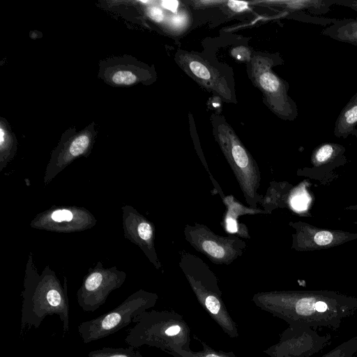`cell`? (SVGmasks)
<instances>
[{"label": "cell", "instance_id": "cell-1", "mask_svg": "<svg viewBox=\"0 0 357 357\" xmlns=\"http://www.w3.org/2000/svg\"><path fill=\"white\" fill-rule=\"evenodd\" d=\"M259 309L288 325L337 329L357 310V299L328 291H271L253 295Z\"/></svg>", "mask_w": 357, "mask_h": 357}, {"label": "cell", "instance_id": "cell-2", "mask_svg": "<svg viewBox=\"0 0 357 357\" xmlns=\"http://www.w3.org/2000/svg\"><path fill=\"white\" fill-rule=\"evenodd\" d=\"M125 342L134 348L156 347L170 354L179 350L192 351L190 328L183 316L173 310H146L135 319Z\"/></svg>", "mask_w": 357, "mask_h": 357}, {"label": "cell", "instance_id": "cell-3", "mask_svg": "<svg viewBox=\"0 0 357 357\" xmlns=\"http://www.w3.org/2000/svg\"><path fill=\"white\" fill-rule=\"evenodd\" d=\"M178 264L204 310L229 337H238V325L227 309L218 278L209 266L199 257L185 250L180 253Z\"/></svg>", "mask_w": 357, "mask_h": 357}, {"label": "cell", "instance_id": "cell-4", "mask_svg": "<svg viewBox=\"0 0 357 357\" xmlns=\"http://www.w3.org/2000/svg\"><path fill=\"white\" fill-rule=\"evenodd\" d=\"M214 137L229 165L249 207L258 208L264 197L258 192L261 173L255 160L223 118L212 115Z\"/></svg>", "mask_w": 357, "mask_h": 357}, {"label": "cell", "instance_id": "cell-5", "mask_svg": "<svg viewBox=\"0 0 357 357\" xmlns=\"http://www.w3.org/2000/svg\"><path fill=\"white\" fill-rule=\"evenodd\" d=\"M157 299L156 294L138 292L112 310L82 322L77 327L78 333L85 344L111 335L133 322L138 314L153 307Z\"/></svg>", "mask_w": 357, "mask_h": 357}, {"label": "cell", "instance_id": "cell-6", "mask_svg": "<svg viewBox=\"0 0 357 357\" xmlns=\"http://www.w3.org/2000/svg\"><path fill=\"white\" fill-rule=\"evenodd\" d=\"M183 234L195 250L216 265H230L243 255L247 246L238 236H220L206 225L196 222L185 225Z\"/></svg>", "mask_w": 357, "mask_h": 357}, {"label": "cell", "instance_id": "cell-7", "mask_svg": "<svg viewBox=\"0 0 357 357\" xmlns=\"http://www.w3.org/2000/svg\"><path fill=\"white\" fill-rule=\"evenodd\" d=\"M273 63L267 56H253L250 61V76L270 109L281 118L291 119L296 113L295 106L288 96L285 84L273 72Z\"/></svg>", "mask_w": 357, "mask_h": 357}, {"label": "cell", "instance_id": "cell-8", "mask_svg": "<svg viewBox=\"0 0 357 357\" xmlns=\"http://www.w3.org/2000/svg\"><path fill=\"white\" fill-rule=\"evenodd\" d=\"M331 340L330 334L321 335L314 328L289 325L279 341L264 353L270 357H310L330 344Z\"/></svg>", "mask_w": 357, "mask_h": 357}, {"label": "cell", "instance_id": "cell-9", "mask_svg": "<svg viewBox=\"0 0 357 357\" xmlns=\"http://www.w3.org/2000/svg\"><path fill=\"white\" fill-rule=\"evenodd\" d=\"M175 60L180 68L205 89L233 102V94L225 77L213 66L199 55L181 52Z\"/></svg>", "mask_w": 357, "mask_h": 357}, {"label": "cell", "instance_id": "cell-10", "mask_svg": "<svg viewBox=\"0 0 357 357\" xmlns=\"http://www.w3.org/2000/svg\"><path fill=\"white\" fill-rule=\"evenodd\" d=\"M222 202L227 209L223 220L224 227L228 233L237 234L239 237L250 238L246 225L238 222L239 216L247 214H267L264 210L245 206L232 195L225 196Z\"/></svg>", "mask_w": 357, "mask_h": 357}, {"label": "cell", "instance_id": "cell-11", "mask_svg": "<svg viewBox=\"0 0 357 357\" xmlns=\"http://www.w3.org/2000/svg\"><path fill=\"white\" fill-rule=\"evenodd\" d=\"M357 126V93L342 109L338 116L334 128V133L337 137H346L356 129Z\"/></svg>", "mask_w": 357, "mask_h": 357}, {"label": "cell", "instance_id": "cell-12", "mask_svg": "<svg viewBox=\"0 0 357 357\" xmlns=\"http://www.w3.org/2000/svg\"><path fill=\"white\" fill-rule=\"evenodd\" d=\"M324 33L335 40L357 46V20L337 22Z\"/></svg>", "mask_w": 357, "mask_h": 357}, {"label": "cell", "instance_id": "cell-13", "mask_svg": "<svg viewBox=\"0 0 357 357\" xmlns=\"http://www.w3.org/2000/svg\"><path fill=\"white\" fill-rule=\"evenodd\" d=\"M193 338L200 342L202 350L199 351L179 350L169 355L173 357H237L233 351L215 350L196 335H193Z\"/></svg>", "mask_w": 357, "mask_h": 357}, {"label": "cell", "instance_id": "cell-14", "mask_svg": "<svg viewBox=\"0 0 357 357\" xmlns=\"http://www.w3.org/2000/svg\"><path fill=\"white\" fill-rule=\"evenodd\" d=\"M88 357H144L132 347L127 348L103 347L88 354Z\"/></svg>", "mask_w": 357, "mask_h": 357}, {"label": "cell", "instance_id": "cell-15", "mask_svg": "<svg viewBox=\"0 0 357 357\" xmlns=\"http://www.w3.org/2000/svg\"><path fill=\"white\" fill-rule=\"evenodd\" d=\"M357 353V337L343 342L320 357H354Z\"/></svg>", "mask_w": 357, "mask_h": 357}, {"label": "cell", "instance_id": "cell-16", "mask_svg": "<svg viewBox=\"0 0 357 357\" xmlns=\"http://www.w3.org/2000/svg\"><path fill=\"white\" fill-rule=\"evenodd\" d=\"M113 83L119 85H130L137 82L136 75L128 70H119L112 75Z\"/></svg>", "mask_w": 357, "mask_h": 357}, {"label": "cell", "instance_id": "cell-17", "mask_svg": "<svg viewBox=\"0 0 357 357\" xmlns=\"http://www.w3.org/2000/svg\"><path fill=\"white\" fill-rule=\"evenodd\" d=\"M90 139L87 135H80L75 137L69 147V152L73 156H77L88 148Z\"/></svg>", "mask_w": 357, "mask_h": 357}, {"label": "cell", "instance_id": "cell-18", "mask_svg": "<svg viewBox=\"0 0 357 357\" xmlns=\"http://www.w3.org/2000/svg\"><path fill=\"white\" fill-rule=\"evenodd\" d=\"M335 148L331 144H325L321 146L315 153V159L318 162H323L328 159L335 153Z\"/></svg>", "mask_w": 357, "mask_h": 357}, {"label": "cell", "instance_id": "cell-19", "mask_svg": "<svg viewBox=\"0 0 357 357\" xmlns=\"http://www.w3.org/2000/svg\"><path fill=\"white\" fill-rule=\"evenodd\" d=\"M138 235L141 239L144 241L151 240L153 237V228L152 226L147 222H142L137 228Z\"/></svg>", "mask_w": 357, "mask_h": 357}, {"label": "cell", "instance_id": "cell-20", "mask_svg": "<svg viewBox=\"0 0 357 357\" xmlns=\"http://www.w3.org/2000/svg\"><path fill=\"white\" fill-rule=\"evenodd\" d=\"M333 238V234L330 231H321L315 234L314 241L319 245H326L331 243Z\"/></svg>", "mask_w": 357, "mask_h": 357}, {"label": "cell", "instance_id": "cell-21", "mask_svg": "<svg viewBox=\"0 0 357 357\" xmlns=\"http://www.w3.org/2000/svg\"><path fill=\"white\" fill-rule=\"evenodd\" d=\"M232 55L237 59L250 61V51L245 47H238L231 50Z\"/></svg>", "mask_w": 357, "mask_h": 357}, {"label": "cell", "instance_id": "cell-22", "mask_svg": "<svg viewBox=\"0 0 357 357\" xmlns=\"http://www.w3.org/2000/svg\"><path fill=\"white\" fill-rule=\"evenodd\" d=\"M148 16L156 22H160L164 18L162 10L157 6H150L146 10Z\"/></svg>", "mask_w": 357, "mask_h": 357}, {"label": "cell", "instance_id": "cell-23", "mask_svg": "<svg viewBox=\"0 0 357 357\" xmlns=\"http://www.w3.org/2000/svg\"><path fill=\"white\" fill-rule=\"evenodd\" d=\"M52 218L56 222L70 221L73 219V213L68 210H58L52 214Z\"/></svg>", "mask_w": 357, "mask_h": 357}, {"label": "cell", "instance_id": "cell-24", "mask_svg": "<svg viewBox=\"0 0 357 357\" xmlns=\"http://www.w3.org/2000/svg\"><path fill=\"white\" fill-rule=\"evenodd\" d=\"M291 206L296 210H303L307 203L305 196L303 195H295L291 201Z\"/></svg>", "mask_w": 357, "mask_h": 357}, {"label": "cell", "instance_id": "cell-25", "mask_svg": "<svg viewBox=\"0 0 357 357\" xmlns=\"http://www.w3.org/2000/svg\"><path fill=\"white\" fill-rule=\"evenodd\" d=\"M228 7L234 12L241 13L248 8V3L247 1H227Z\"/></svg>", "mask_w": 357, "mask_h": 357}, {"label": "cell", "instance_id": "cell-26", "mask_svg": "<svg viewBox=\"0 0 357 357\" xmlns=\"http://www.w3.org/2000/svg\"><path fill=\"white\" fill-rule=\"evenodd\" d=\"M161 5L167 10L172 13H176L178 7V1L176 0H165L161 2Z\"/></svg>", "mask_w": 357, "mask_h": 357}, {"label": "cell", "instance_id": "cell-27", "mask_svg": "<svg viewBox=\"0 0 357 357\" xmlns=\"http://www.w3.org/2000/svg\"><path fill=\"white\" fill-rule=\"evenodd\" d=\"M171 22L174 26H181L185 23L184 17L182 16H174L172 17Z\"/></svg>", "mask_w": 357, "mask_h": 357}, {"label": "cell", "instance_id": "cell-28", "mask_svg": "<svg viewBox=\"0 0 357 357\" xmlns=\"http://www.w3.org/2000/svg\"><path fill=\"white\" fill-rule=\"evenodd\" d=\"M347 5L357 10V1H349Z\"/></svg>", "mask_w": 357, "mask_h": 357}, {"label": "cell", "instance_id": "cell-29", "mask_svg": "<svg viewBox=\"0 0 357 357\" xmlns=\"http://www.w3.org/2000/svg\"><path fill=\"white\" fill-rule=\"evenodd\" d=\"M354 357H357V353H356V354L355 355V356H354Z\"/></svg>", "mask_w": 357, "mask_h": 357}]
</instances>
